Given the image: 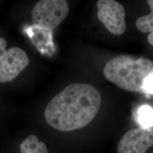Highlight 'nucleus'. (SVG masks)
<instances>
[{
	"mask_svg": "<svg viewBox=\"0 0 153 153\" xmlns=\"http://www.w3.org/2000/svg\"><path fill=\"white\" fill-rule=\"evenodd\" d=\"M98 90L86 83H76L66 86L47 104L44 117L57 130L70 131L88 125L101 105Z\"/></svg>",
	"mask_w": 153,
	"mask_h": 153,
	"instance_id": "obj_1",
	"label": "nucleus"
},
{
	"mask_svg": "<svg viewBox=\"0 0 153 153\" xmlns=\"http://www.w3.org/2000/svg\"><path fill=\"white\" fill-rule=\"evenodd\" d=\"M104 76L124 90L153 95V61L122 55L113 57L104 68Z\"/></svg>",
	"mask_w": 153,
	"mask_h": 153,
	"instance_id": "obj_2",
	"label": "nucleus"
},
{
	"mask_svg": "<svg viewBox=\"0 0 153 153\" xmlns=\"http://www.w3.org/2000/svg\"><path fill=\"white\" fill-rule=\"evenodd\" d=\"M69 12V5L65 0L39 1L32 11L33 25L52 31L65 19Z\"/></svg>",
	"mask_w": 153,
	"mask_h": 153,
	"instance_id": "obj_3",
	"label": "nucleus"
},
{
	"mask_svg": "<svg viewBox=\"0 0 153 153\" xmlns=\"http://www.w3.org/2000/svg\"><path fill=\"white\" fill-rule=\"evenodd\" d=\"M97 6L99 19L110 33L117 35L125 33L126 11L120 3L114 0H99Z\"/></svg>",
	"mask_w": 153,
	"mask_h": 153,
	"instance_id": "obj_4",
	"label": "nucleus"
},
{
	"mask_svg": "<svg viewBox=\"0 0 153 153\" xmlns=\"http://www.w3.org/2000/svg\"><path fill=\"white\" fill-rule=\"evenodd\" d=\"M153 146V129L140 127L127 131L117 146L118 153H145Z\"/></svg>",
	"mask_w": 153,
	"mask_h": 153,
	"instance_id": "obj_5",
	"label": "nucleus"
},
{
	"mask_svg": "<svg viewBox=\"0 0 153 153\" xmlns=\"http://www.w3.org/2000/svg\"><path fill=\"white\" fill-rule=\"evenodd\" d=\"M29 64V58L23 50L18 47L10 48L0 61V82L13 80Z\"/></svg>",
	"mask_w": 153,
	"mask_h": 153,
	"instance_id": "obj_6",
	"label": "nucleus"
},
{
	"mask_svg": "<svg viewBox=\"0 0 153 153\" xmlns=\"http://www.w3.org/2000/svg\"><path fill=\"white\" fill-rule=\"evenodd\" d=\"M25 31L33 44L43 55H51L55 52L52 31L35 26H28Z\"/></svg>",
	"mask_w": 153,
	"mask_h": 153,
	"instance_id": "obj_7",
	"label": "nucleus"
},
{
	"mask_svg": "<svg viewBox=\"0 0 153 153\" xmlns=\"http://www.w3.org/2000/svg\"><path fill=\"white\" fill-rule=\"evenodd\" d=\"M21 153H48L45 143L39 141L35 135L31 134L23 140L20 145Z\"/></svg>",
	"mask_w": 153,
	"mask_h": 153,
	"instance_id": "obj_8",
	"label": "nucleus"
},
{
	"mask_svg": "<svg viewBox=\"0 0 153 153\" xmlns=\"http://www.w3.org/2000/svg\"><path fill=\"white\" fill-rule=\"evenodd\" d=\"M151 11L146 16H141L136 20L137 29L143 33H153V0L147 1Z\"/></svg>",
	"mask_w": 153,
	"mask_h": 153,
	"instance_id": "obj_9",
	"label": "nucleus"
},
{
	"mask_svg": "<svg viewBox=\"0 0 153 153\" xmlns=\"http://www.w3.org/2000/svg\"><path fill=\"white\" fill-rule=\"evenodd\" d=\"M137 120L141 127L152 128L153 126V109L149 105L140 107L137 112Z\"/></svg>",
	"mask_w": 153,
	"mask_h": 153,
	"instance_id": "obj_10",
	"label": "nucleus"
},
{
	"mask_svg": "<svg viewBox=\"0 0 153 153\" xmlns=\"http://www.w3.org/2000/svg\"><path fill=\"white\" fill-rule=\"evenodd\" d=\"M7 46V42L5 39L0 38V61L5 55L7 51L6 49Z\"/></svg>",
	"mask_w": 153,
	"mask_h": 153,
	"instance_id": "obj_11",
	"label": "nucleus"
},
{
	"mask_svg": "<svg viewBox=\"0 0 153 153\" xmlns=\"http://www.w3.org/2000/svg\"><path fill=\"white\" fill-rule=\"evenodd\" d=\"M148 42L153 46V33H150L148 37Z\"/></svg>",
	"mask_w": 153,
	"mask_h": 153,
	"instance_id": "obj_12",
	"label": "nucleus"
}]
</instances>
